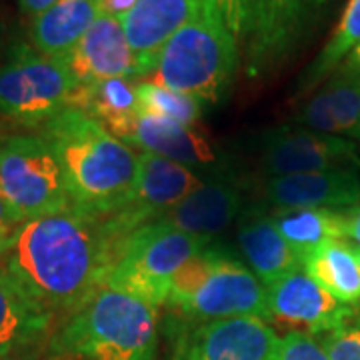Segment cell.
Returning <instances> with one entry per match:
<instances>
[{
	"mask_svg": "<svg viewBox=\"0 0 360 360\" xmlns=\"http://www.w3.org/2000/svg\"><path fill=\"white\" fill-rule=\"evenodd\" d=\"M360 44V0H348L340 20L336 25L330 40L324 44L321 54L312 60L309 70L300 77L298 94L321 86L338 66L347 60V56Z\"/></svg>",
	"mask_w": 360,
	"mask_h": 360,
	"instance_id": "26",
	"label": "cell"
},
{
	"mask_svg": "<svg viewBox=\"0 0 360 360\" xmlns=\"http://www.w3.org/2000/svg\"><path fill=\"white\" fill-rule=\"evenodd\" d=\"M20 224H22V219L0 198V248L11 240V236Z\"/></svg>",
	"mask_w": 360,
	"mask_h": 360,
	"instance_id": "32",
	"label": "cell"
},
{
	"mask_svg": "<svg viewBox=\"0 0 360 360\" xmlns=\"http://www.w3.org/2000/svg\"><path fill=\"white\" fill-rule=\"evenodd\" d=\"M16 2H18L20 13L32 20V18H37L39 14L46 13V11L52 8V6L60 4L63 0H16Z\"/></svg>",
	"mask_w": 360,
	"mask_h": 360,
	"instance_id": "34",
	"label": "cell"
},
{
	"mask_svg": "<svg viewBox=\"0 0 360 360\" xmlns=\"http://www.w3.org/2000/svg\"><path fill=\"white\" fill-rule=\"evenodd\" d=\"M350 250H352V255H354V258H356V262H359V266H360V246L350 243Z\"/></svg>",
	"mask_w": 360,
	"mask_h": 360,
	"instance_id": "37",
	"label": "cell"
},
{
	"mask_svg": "<svg viewBox=\"0 0 360 360\" xmlns=\"http://www.w3.org/2000/svg\"><path fill=\"white\" fill-rule=\"evenodd\" d=\"M136 101L141 115L158 116L193 127L202 115V103L191 94L165 89L150 80H136Z\"/></svg>",
	"mask_w": 360,
	"mask_h": 360,
	"instance_id": "27",
	"label": "cell"
},
{
	"mask_svg": "<svg viewBox=\"0 0 360 360\" xmlns=\"http://www.w3.org/2000/svg\"><path fill=\"white\" fill-rule=\"evenodd\" d=\"M0 56H2V51H0Z\"/></svg>",
	"mask_w": 360,
	"mask_h": 360,
	"instance_id": "38",
	"label": "cell"
},
{
	"mask_svg": "<svg viewBox=\"0 0 360 360\" xmlns=\"http://www.w3.org/2000/svg\"><path fill=\"white\" fill-rule=\"evenodd\" d=\"M356 142L304 127H274L258 142V165L266 179L328 170L356 156Z\"/></svg>",
	"mask_w": 360,
	"mask_h": 360,
	"instance_id": "12",
	"label": "cell"
},
{
	"mask_svg": "<svg viewBox=\"0 0 360 360\" xmlns=\"http://www.w3.org/2000/svg\"><path fill=\"white\" fill-rule=\"evenodd\" d=\"M96 118L104 129L124 142L136 118L141 116L136 101V80L110 78L94 84L77 86L70 104Z\"/></svg>",
	"mask_w": 360,
	"mask_h": 360,
	"instance_id": "23",
	"label": "cell"
},
{
	"mask_svg": "<svg viewBox=\"0 0 360 360\" xmlns=\"http://www.w3.org/2000/svg\"><path fill=\"white\" fill-rule=\"evenodd\" d=\"M236 42L217 0H191L186 22L165 44L148 80L202 104L220 103L238 66Z\"/></svg>",
	"mask_w": 360,
	"mask_h": 360,
	"instance_id": "4",
	"label": "cell"
},
{
	"mask_svg": "<svg viewBox=\"0 0 360 360\" xmlns=\"http://www.w3.org/2000/svg\"><path fill=\"white\" fill-rule=\"evenodd\" d=\"M314 338L328 360H360V310L340 326Z\"/></svg>",
	"mask_w": 360,
	"mask_h": 360,
	"instance_id": "29",
	"label": "cell"
},
{
	"mask_svg": "<svg viewBox=\"0 0 360 360\" xmlns=\"http://www.w3.org/2000/svg\"><path fill=\"white\" fill-rule=\"evenodd\" d=\"M240 206L243 191L238 180L220 172L214 179L202 180L198 188H194L188 196L160 212L150 222L212 240L240 214Z\"/></svg>",
	"mask_w": 360,
	"mask_h": 360,
	"instance_id": "15",
	"label": "cell"
},
{
	"mask_svg": "<svg viewBox=\"0 0 360 360\" xmlns=\"http://www.w3.org/2000/svg\"><path fill=\"white\" fill-rule=\"evenodd\" d=\"M78 86L110 78L139 80L134 54L130 51L122 22L101 14L72 51L60 58Z\"/></svg>",
	"mask_w": 360,
	"mask_h": 360,
	"instance_id": "16",
	"label": "cell"
},
{
	"mask_svg": "<svg viewBox=\"0 0 360 360\" xmlns=\"http://www.w3.org/2000/svg\"><path fill=\"white\" fill-rule=\"evenodd\" d=\"M336 70H342V72H350V75H359L360 77V44L350 52L347 56V60L338 66Z\"/></svg>",
	"mask_w": 360,
	"mask_h": 360,
	"instance_id": "36",
	"label": "cell"
},
{
	"mask_svg": "<svg viewBox=\"0 0 360 360\" xmlns=\"http://www.w3.org/2000/svg\"><path fill=\"white\" fill-rule=\"evenodd\" d=\"M210 245L200 236L146 222L120 240L103 284L150 302L167 304L170 278L176 270Z\"/></svg>",
	"mask_w": 360,
	"mask_h": 360,
	"instance_id": "6",
	"label": "cell"
},
{
	"mask_svg": "<svg viewBox=\"0 0 360 360\" xmlns=\"http://www.w3.org/2000/svg\"><path fill=\"white\" fill-rule=\"evenodd\" d=\"M0 198L22 222L72 206L63 167L40 132L0 139Z\"/></svg>",
	"mask_w": 360,
	"mask_h": 360,
	"instance_id": "7",
	"label": "cell"
},
{
	"mask_svg": "<svg viewBox=\"0 0 360 360\" xmlns=\"http://www.w3.org/2000/svg\"><path fill=\"white\" fill-rule=\"evenodd\" d=\"M198 172L168 158L142 153L139 155V176L127 205L118 212L106 217L118 245L130 232L156 219L160 212L180 202L184 196L200 186Z\"/></svg>",
	"mask_w": 360,
	"mask_h": 360,
	"instance_id": "11",
	"label": "cell"
},
{
	"mask_svg": "<svg viewBox=\"0 0 360 360\" xmlns=\"http://www.w3.org/2000/svg\"><path fill=\"white\" fill-rule=\"evenodd\" d=\"M222 252H224L222 246L208 245L200 252H196L194 257L188 258L172 274L170 286H168V309H179L180 304H184L206 283V278L212 274V270L217 266Z\"/></svg>",
	"mask_w": 360,
	"mask_h": 360,
	"instance_id": "28",
	"label": "cell"
},
{
	"mask_svg": "<svg viewBox=\"0 0 360 360\" xmlns=\"http://www.w3.org/2000/svg\"><path fill=\"white\" fill-rule=\"evenodd\" d=\"M188 14L191 0H139L120 20L134 54L139 80L153 75L165 44L186 22Z\"/></svg>",
	"mask_w": 360,
	"mask_h": 360,
	"instance_id": "18",
	"label": "cell"
},
{
	"mask_svg": "<svg viewBox=\"0 0 360 360\" xmlns=\"http://www.w3.org/2000/svg\"><path fill=\"white\" fill-rule=\"evenodd\" d=\"M345 234L347 240H354L352 245L360 246V205L345 210Z\"/></svg>",
	"mask_w": 360,
	"mask_h": 360,
	"instance_id": "35",
	"label": "cell"
},
{
	"mask_svg": "<svg viewBox=\"0 0 360 360\" xmlns=\"http://www.w3.org/2000/svg\"><path fill=\"white\" fill-rule=\"evenodd\" d=\"M220 14L224 18L226 26L231 28V32L240 39L243 32V0H217Z\"/></svg>",
	"mask_w": 360,
	"mask_h": 360,
	"instance_id": "31",
	"label": "cell"
},
{
	"mask_svg": "<svg viewBox=\"0 0 360 360\" xmlns=\"http://www.w3.org/2000/svg\"><path fill=\"white\" fill-rule=\"evenodd\" d=\"M180 316L193 322L222 321L236 316H258L269 321L266 288L243 260L224 248L212 274L184 304Z\"/></svg>",
	"mask_w": 360,
	"mask_h": 360,
	"instance_id": "10",
	"label": "cell"
},
{
	"mask_svg": "<svg viewBox=\"0 0 360 360\" xmlns=\"http://www.w3.org/2000/svg\"><path fill=\"white\" fill-rule=\"evenodd\" d=\"M333 0H243V32L248 78L281 66L310 32Z\"/></svg>",
	"mask_w": 360,
	"mask_h": 360,
	"instance_id": "8",
	"label": "cell"
},
{
	"mask_svg": "<svg viewBox=\"0 0 360 360\" xmlns=\"http://www.w3.org/2000/svg\"><path fill=\"white\" fill-rule=\"evenodd\" d=\"M170 360H276L281 336L264 319L168 321Z\"/></svg>",
	"mask_w": 360,
	"mask_h": 360,
	"instance_id": "9",
	"label": "cell"
},
{
	"mask_svg": "<svg viewBox=\"0 0 360 360\" xmlns=\"http://www.w3.org/2000/svg\"><path fill=\"white\" fill-rule=\"evenodd\" d=\"M298 127L360 144V77L335 70L295 115Z\"/></svg>",
	"mask_w": 360,
	"mask_h": 360,
	"instance_id": "17",
	"label": "cell"
},
{
	"mask_svg": "<svg viewBox=\"0 0 360 360\" xmlns=\"http://www.w3.org/2000/svg\"><path fill=\"white\" fill-rule=\"evenodd\" d=\"M272 220L284 236V240L295 248L300 258H304L310 250L326 243L347 240L345 212L286 210V212H272Z\"/></svg>",
	"mask_w": 360,
	"mask_h": 360,
	"instance_id": "25",
	"label": "cell"
},
{
	"mask_svg": "<svg viewBox=\"0 0 360 360\" xmlns=\"http://www.w3.org/2000/svg\"><path fill=\"white\" fill-rule=\"evenodd\" d=\"M236 245L246 266L264 284V288L292 270L302 269V258L284 240L272 214L264 208H248L240 217Z\"/></svg>",
	"mask_w": 360,
	"mask_h": 360,
	"instance_id": "19",
	"label": "cell"
},
{
	"mask_svg": "<svg viewBox=\"0 0 360 360\" xmlns=\"http://www.w3.org/2000/svg\"><path fill=\"white\" fill-rule=\"evenodd\" d=\"M136 2L139 0H103L101 2V14L112 16L116 20H122L136 6Z\"/></svg>",
	"mask_w": 360,
	"mask_h": 360,
	"instance_id": "33",
	"label": "cell"
},
{
	"mask_svg": "<svg viewBox=\"0 0 360 360\" xmlns=\"http://www.w3.org/2000/svg\"><path fill=\"white\" fill-rule=\"evenodd\" d=\"M118 238L106 217L77 206L22 222L0 248V269L52 314H68L101 286Z\"/></svg>",
	"mask_w": 360,
	"mask_h": 360,
	"instance_id": "1",
	"label": "cell"
},
{
	"mask_svg": "<svg viewBox=\"0 0 360 360\" xmlns=\"http://www.w3.org/2000/svg\"><path fill=\"white\" fill-rule=\"evenodd\" d=\"M124 142L193 170L220 167V155L202 132L168 118L141 115Z\"/></svg>",
	"mask_w": 360,
	"mask_h": 360,
	"instance_id": "20",
	"label": "cell"
},
{
	"mask_svg": "<svg viewBox=\"0 0 360 360\" xmlns=\"http://www.w3.org/2000/svg\"><path fill=\"white\" fill-rule=\"evenodd\" d=\"M266 307L270 319L302 326L312 336L333 330L360 310L328 295L304 269L266 286Z\"/></svg>",
	"mask_w": 360,
	"mask_h": 360,
	"instance_id": "14",
	"label": "cell"
},
{
	"mask_svg": "<svg viewBox=\"0 0 360 360\" xmlns=\"http://www.w3.org/2000/svg\"><path fill=\"white\" fill-rule=\"evenodd\" d=\"M103 0H63L30 22V44L44 56L63 58L101 16Z\"/></svg>",
	"mask_w": 360,
	"mask_h": 360,
	"instance_id": "22",
	"label": "cell"
},
{
	"mask_svg": "<svg viewBox=\"0 0 360 360\" xmlns=\"http://www.w3.org/2000/svg\"><path fill=\"white\" fill-rule=\"evenodd\" d=\"M40 134L63 167L72 206L110 217L127 205L139 176V155L75 106L51 118Z\"/></svg>",
	"mask_w": 360,
	"mask_h": 360,
	"instance_id": "2",
	"label": "cell"
},
{
	"mask_svg": "<svg viewBox=\"0 0 360 360\" xmlns=\"http://www.w3.org/2000/svg\"><path fill=\"white\" fill-rule=\"evenodd\" d=\"M302 269L340 302L360 304V266L348 240L326 243L310 250L302 258Z\"/></svg>",
	"mask_w": 360,
	"mask_h": 360,
	"instance_id": "24",
	"label": "cell"
},
{
	"mask_svg": "<svg viewBox=\"0 0 360 360\" xmlns=\"http://www.w3.org/2000/svg\"><path fill=\"white\" fill-rule=\"evenodd\" d=\"M77 86L60 58L14 40L0 56V118L22 129H42L70 104Z\"/></svg>",
	"mask_w": 360,
	"mask_h": 360,
	"instance_id": "5",
	"label": "cell"
},
{
	"mask_svg": "<svg viewBox=\"0 0 360 360\" xmlns=\"http://www.w3.org/2000/svg\"><path fill=\"white\" fill-rule=\"evenodd\" d=\"M276 360H328L319 340L304 330H290L281 338Z\"/></svg>",
	"mask_w": 360,
	"mask_h": 360,
	"instance_id": "30",
	"label": "cell"
},
{
	"mask_svg": "<svg viewBox=\"0 0 360 360\" xmlns=\"http://www.w3.org/2000/svg\"><path fill=\"white\" fill-rule=\"evenodd\" d=\"M156 307L101 284L51 335L49 354L58 360H155Z\"/></svg>",
	"mask_w": 360,
	"mask_h": 360,
	"instance_id": "3",
	"label": "cell"
},
{
	"mask_svg": "<svg viewBox=\"0 0 360 360\" xmlns=\"http://www.w3.org/2000/svg\"><path fill=\"white\" fill-rule=\"evenodd\" d=\"M54 314L0 269V359L39 345L51 333Z\"/></svg>",
	"mask_w": 360,
	"mask_h": 360,
	"instance_id": "21",
	"label": "cell"
},
{
	"mask_svg": "<svg viewBox=\"0 0 360 360\" xmlns=\"http://www.w3.org/2000/svg\"><path fill=\"white\" fill-rule=\"evenodd\" d=\"M260 198L274 212L335 210L345 212L360 205V174L354 168L336 167L316 172L264 179Z\"/></svg>",
	"mask_w": 360,
	"mask_h": 360,
	"instance_id": "13",
	"label": "cell"
}]
</instances>
